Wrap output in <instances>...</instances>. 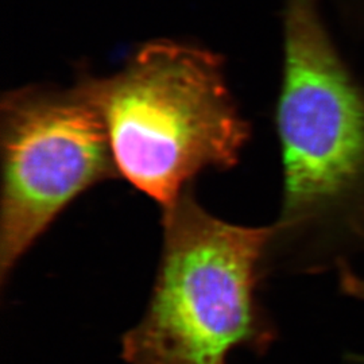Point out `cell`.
<instances>
[{"label":"cell","mask_w":364,"mask_h":364,"mask_svg":"<svg viewBox=\"0 0 364 364\" xmlns=\"http://www.w3.org/2000/svg\"><path fill=\"white\" fill-rule=\"evenodd\" d=\"M275 127L284 191L273 248L313 270L364 248V81L317 0H287Z\"/></svg>","instance_id":"obj_1"},{"label":"cell","mask_w":364,"mask_h":364,"mask_svg":"<svg viewBox=\"0 0 364 364\" xmlns=\"http://www.w3.org/2000/svg\"><path fill=\"white\" fill-rule=\"evenodd\" d=\"M164 242L141 321L122 340L127 364H227L237 350L266 351L275 338L259 285L275 228L221 220L193 188L162 209Z\"/></svg>","instance_id":"obj_2"},{"label":"cell","mask_w":364,"mask_h":364,"mask_svg":"<svg viewBox=\"0 0 364 364\" xmlns=\"http://www.w3.org/2000/svg\"><path fill=\"white\" fill-rule=\"evenodd\" d=\"M88 88L119 176L162 209L205 170L236 166L250 139L219 57L192 45L147 43L117 75Z\"/></svg>","instance_id":"obj_3"},{"label":"cell","mask_w":364,"mask_h":364,"mask_svg":"<svg viewBox=\"0 0 364 364\" xmlns=\"http://www.w3.org/2000/svg\"><path fill=\"white\" fill-rule=\"evenodd\" d=\"M0 281L77 197L117 178L105 119L88 82L70 91L21 90L0 122Z\"/></svg>","instance_id":"obj_4"},{"label":"cell","mask_w":364,"mask_h":364,"mask_svg":"<svg viewBox=\"0 0 364 364\" xmlns=\"http://www.w3.org/2000/svg\"><path fill=\"white\" fill-rule=\"evenodd\" d=\"M338 284L341 291L350 297L364 301L363 277L353 273L346 263L338 264Z\"/></svg>","instance_id":"obj_5"},{"label":"cell","mask_w":364,"mask_h":364,"mask_svg":"<svg viewBox=\"0 0 364 364\" xmlns=\"http://www.w3.org/2000/svg\"><path fill=\"white\" fill-rule=\"evenodd\" d=\"M359 6H360V7H364V0H360V1H359Z\"/></svg>","instance_id":"obj_6"}]
</instances>
